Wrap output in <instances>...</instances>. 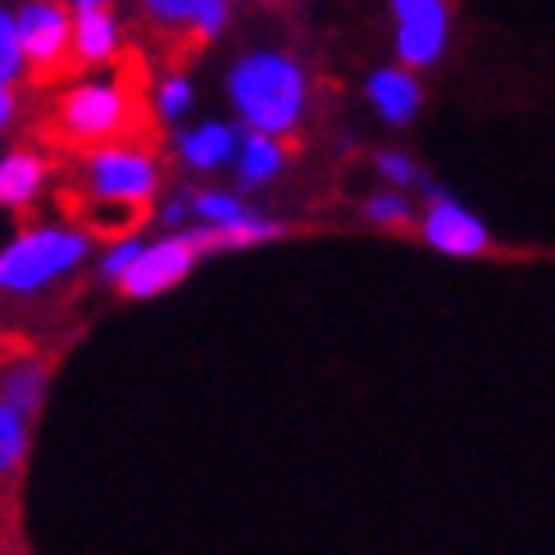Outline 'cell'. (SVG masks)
Returning <instances> with one entry per match:
<instances>
[{
    "mask_svg": "<svg viewBox=\"0 0 555 555\" xmlns=\"http://www.w3.org/2000/svg\"><path fill=\"white\" fill-rule=\"evenodd\" d=\"M378 173L387 178V188H414V182H420V165H414L410 155H401V151H383L378 155Z\"/></svg>",
    "mask_w": 555,
    "mask_h": 555,
    "instance_id": "23",
    "label": "cell"
},
{
    "mask_svg": "<svg viewBox=\"0 0 555 555\" xmlns=\"http://www.w3.org/2000/svg\"><path fill=\"white\" fill-rule=\"evenodd\" d=\"M192 219V205H188V196H178V201H169L165 210H159V223H169V228H182Z\"/></svg>",
    "mask_w": 555,
    "mask_h": 555,
    "instance_id": "25",
    "label": "cell"
},
{
    "mask_svg": "<svg viewBox=\"0 0 555 555\" xmlns=\"http://www.w3.org/2000/svg\"><path fill=\"white\" fill-rule=\"evenodd\" d=\"M269 5H273V0H269Z\"/></svg>",
    "mask_w": 555,
    "mask_h": 555,
    "instance_id": "28",
    "label": "cell"
},
{
    "mask_svg": "<svg viewBox=\"0 0 555 555\" xmlns=\"http://www.w3.org/2000/svg\"><path fill=\"white\" fill-rule=\"evenodd\" d=\"M228 101L246 132L287 137L310 101V78L283 51H246L228 68Z\"/></svg>",
    "mask_w": 555,
    "mask_h": 555,
    "instance_id": "1",
    "label": "cell"
},
{
    "mask_svg": "<svg viewBox=\"0 0 555 555\" xmlns=\"http://www.w3.org/2000/svg\"><path fill=\"white\" fill-rule=\"evenodd\" d=\"M91 250V233L78 228H23V233L0 246V292L28 296L51 287L55 278L74 273Z\"/></svg>",
    "mask_w": 555,
    "mask_h": 555,
    "instance_id": "2",
    "label": "cell"
},
{
    "mask_svg": "<svg viewBox=\"0 0 555 555\" xmlns=\"http://www.w3.org/2000/svg\"><path fill=\"white\" fill-rule=\"evenodd\" d=\"M46 378H51V369L37 364V360H23L0 378V401L14 405L23 420H33V414L41 410V397H46Z\"/></svg>",
    "mask_w": 555,
    "mask_h": 555,
    "instance_id": "14",
    "label": "cell"
},
{
    "mask_svg": "<svg viewBox=\"0 0 555 555\" xmlns=\"http://www.w3.org/2000/svg\"><path fill=\"white\" fill-rule=\"evenodd\" d=\"M201 260V246L192 242V233L182 228V233H169V237H159V242H142V250H137V260L128 264V273L119 278V287L128 300H151L159 292H169L178 287L182 278H188Z\"/></svg>",
    "mask_w": 555,
    "mask_h": 555,
    "instance_id": "6",
    "label": "cell"
},
{
    "mask_svg": "<svg viewBox=\"0 0 555 555\" xmlns=\"http://www.w3.org/2000/svg\"><path fill=\"white\" fill-rule=\"evenodd\" d=\"M364 96L383 124L405 128L424 105V87L414 78V68H374L364 82Z\"/></svg>",
    "mask_w": 555,
    "mask_h": 555,
    "instance_id": "9",
    "label": "cell"
},
{
    "mask_svg": "<svg viewBox=\"0 0 555 555\" xmlns=\"http://www.w3.org/2000/svg\"><path fill=\"white\" fill-rule=\"evenodd\" d=\"M424 242L437 246L442 256H455V260H469V256H482L492 246L488 237V223L478 215H469L460 201H451L447 192L428 196V210H424Z\"/></svg>",
    "mask_w": 555,
    "mask_h": 555,
    "instance_id": "8",
    "label": "cell"
},
{
    "mask_svg": "<svg viewBox=\"0 0 555 555\" xmlns=\"http://www.w3.org/2000/svg\"><path fill=\"white\" fill-rule=\"evenodd\" d=\"M237 146H242V128L237 124H196L188 132H178V155L188 169H201V173H215L223 165L237 159Z\"/></svg>",
    "mask_w": 555,
    "mask_h": 555,
    "instance_id": "10",
    "label": "cell"
},
{
    "mask_svg": "<svg viewBox=\"0 0 555 555\" xmlns=\"http://www.w3.org/2000/svg\"><path fill=\"white\" fill-rule=\"evenodd\" d=\"M364 219L378 223V228H410L414 223V205L401 188H387V192H374L364 201Z\"/></svg>",
    "mask_w": 555,
    "mask_h": 555,
    "instance_id": "18",
    "label": "cell"
},
{
    "mask_svg": "<svg viewBox=\"0 0 555 555\" xmlns=\"http://www.w3.org/2000/svg\"><path fill=\"white\" fill-rule=\"evenodd\" d=\"M119 55V23L105 10H74V64L91 68Z\"/></svg>",
    "mask_w": 555,
    "mask_h": 555,
    "instance_id": "11",
    "label": "cell"
},
{
    "mask_svg": "<svg viewBox=\"0 0 555 555\" xmlns=\"http://www.w3.org/2000/svg\"><path fill=\"white\" fill-rule=\"evenodd\" d=\"M41 182H46V159L37 151L0 155V205L5 210H28L41 196Z\"/></svg>",
    "mask_w": 555,
    "mask_h": 555,
    "instance_id": "12",
    "label": "cell"
},
{
    "mask_svg": "<svg viewBox=\"0 0 555 555\" xmlns=\"http://www.w3.org/2000/svg\"><path fill=\"white\" fill-rule=\"evenodd\" d=\"M188 205H192V219L210 223V228L237 223L242 215H250L242 205V196H233V192H196V196H188Z\"/></svg>",
    "mask_w": 555,
    "mask_h": 555,
    "instance_id": "17",
    "label": "cell"
},
{
    "mask_svg": "<svg viewBox=\"0 0 555 555\" xmlns=\"http://www.w3.org/2000/svg\"><path fill=\"white\" fill-rule=\"evenodd\" d=\"M287 165V151L278 137L269 132H242V146H237V178L242 188H260V182H273Z\"/></svg>",
    "mask_w": 555,
    "mask_h": 555,
    "instance_id": "13",
    "label": "cell"
},
{
    "mask_svg": "<svg viewBox=\"0 0 555 555\" xmlns=\"http://www.w3.org/2000/svg\"><path fill=\"white\" fill-rule=\"evenodd\" d=\"M137 250H142V242H137L132 233L128 237H114V246L101 256V278H105V283H119V278L128 273V264L137 260Z\"/></svg>",
    "mask_w": 555,
    "mask_h": 555,
    "instance_id": "22",
    "label": "cell"
},
{
    "mask_svg": "<svg viewBox=\"0 0 555 555\" xmlns=\"http://www.w3.org/2000/svg\"><path fill=\"white\" fill-rule=\"evenodd\" d=\"M142 219H146V205H128V201H91L87 205V233H101V237H128Z\"/></svg>",
    "mask_w": 555,
    "mask_h": 555,
    "instance_id": "15",
    "label": "cell"
},
{
    "mask_svg": "<svg viewBox=\"0 0 555 555\" xmlns=\"http://www.w3.org/2000/svg\"><path fill=\"white\" fill-rule=\"evenodd\" d=\"M188 109H192V82H188V78L173 74V78L159 82V91H155V114H159V119L178 124Z\"/></svg>",
    "mask_w": 555,
    "mask_h": 555,
    "instance_id": "20",
    "label": "cell"
},
{
    "mask_svg": "<svg viewBox=\"0 0 555 555\" xmlns=\"http://www.w3.org/2000/svg\"><path fill=\"white\" fill-rule=\"evenodd\" d=\"M23 68H33V82H51L74 64V10L64 0H28L14 14Z\"/></svg>",
    "mask_w": 555,
    "mask_h": 555,
    "instance_id": "4",
    "label": "cell"
},
{
    "mask_svg": "<svg viewBox=\"0 0 555 555\" xmlns=\"http://www.w3.org/2000/svg\"><path fill=\"white\" fill-rule=\"evenodd\" d=\"M391 23H397V60L401 68H433L451 41L447 0H391Z\"/></svg>",
    "mask_w": 555,
    "mask_h": 555,
    "instance_id": "7",
    "label": "cell"
},
{
    "mask_svg": "<svg viewBox=\"0 0 555 555\" xmlns=\"http://www.w3.org/2000/svg\"><path fill=\"white\" fill-rule=\"evenodd\" d=\"M23 451H28V420L0 401V478H10L18 469V460Z\"/></svg>",
    "mask_w": 555,
    "mask_h": 555,
    "instance_id": "16",
    "label": "cell"
},
{
    "mask_svg": "<svg viewBox=\"0 0 555 555\" xmlns=\"http://www.w3.org/2000/svg\"><path fill=\"white\" fill-rule=\"evenodd\" d=\"M159 188V169L146 151L124 146V142H105L87 155V192L91 201H128V205H146Z\"/></svg>",
    "mask_w": 555,
    "mask_h": 555,
    "instance_id": "5",
    "label": "cell"
},
{
    "mask_svg": "<svg viewBox=\"0 0 555 555\" xmlns=\"http://www.w3.org/2000/svg\"><path fill=\"white\" fill-rule=\"evenodd\" d=\"M109 0H68V10H105Z\"/></svg>",
    "mask_w": 555,
    "mask_h": 555,
    "instance_id": "27",
    "label": "cell"
},
{
    "mask_svg": "<svg viewBox=\"0 0 555 555\" xmlns=\"http://www.w3.org/2000/svg\"><path fill=\"white\" fill-rule=\"evenodd\" d=\"M55 124L64 128L68 142L82 146H105L119 142L132 128V101L124 82H74L55 101Z\"/></svg>",
    "mask_w": 555,
    "mask_h": 555,
    "instance_id": "3",
    "label": "cell"
},
{
    "mask_svg": "<svg viewBox=\"0 0 555 555\" xmlns=\"http://www.w3.org/2000/svg\"><path fill=\"white\" fill-rule=\"evenodd\" d=\"M14 124V87L0 82V132H5Z\"/></svg>",
    "mask_w": 555,
    "mask_h": 555,
    "instance_id": "26",
    "label": "cell"
},
{
    "mask_svg": "<svg viewBox=\"0 0 555 555\" xmlns=\"http://www.w3.org/2000/svg\"><path fill=\"white\" fill-rule=\"evenodd\" d=\"M142 10L151 23H159V28H188L192 0H142Z\"/></svg>",
    "mask_w": 555,
    "mask_h": 555,
    "instance_id": "24",
    "label": "cell"
},
{
    "mask_svg": "<svg viewBox=\"0 0 555 555\" xmlns=\"http://www.w3.org/2000/svg\"><path fill=\"white\" fill-rule=\"evenodd\" d=\"M18 74H23V51H18L14 14L0 10V82H14Z\"/></svg>",
    "mask_w": 555,
    "mask_h": 555,
    "instance_id": "21",
    "label": "cell"
},
{
    "mask_svg": "<svg viewBox=\"0 0 555 555\" xmlns=\"http://www.w3.org/2000/svg\"><path fill=\"white\" fill-rule=\"evenodd\" d=\"M228 14H233V5L228 0H192V14H188V33L196 41H210L228 28Z\"/></svg>",
    "mask_w": 555,
    "mask_h": 555,
    "instance_id": "19",
    "label": "cell"
}]
</instances>
